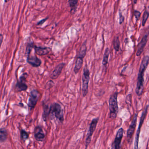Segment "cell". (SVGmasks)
<instances>
[{
	"mask_svg": "<svg viewBox=\"0 0 149 149\" xmlns=\"http://www.w3.org/2000/svg\"><path fill=\"white\" fill-rule=\"evenodd\" d=\"M149 64V56H146L143 57L141 63L137 77L136 93L138 96H141L143 93L144 84V72Z\"/></svg>",
	"mask_w": 149,
	"mask_h": 149,
	"instance_id": "obj_1",
	"label": "cell"
},
{
	"mask_svg": "<svg viewBox=\"0 0 149 149\" xmlns=\"http://www.w3.org/2000/svg\"><path fill=\"white\" fill-rule=\"evenodd\" d=\"M34 45L33 43H29L26 47L27 63L33 67H38L42 64V61L36 55L31 54Z\"/></svg>",
	"mask_w": 149,
	"mask_h": 149,
	"instance_id": "obj_2",
	"label": "cell"
},
{
	"mask_svg": "<svg viewBox=\"0 0 149 149\" xmlns=\"http://www.w3.org/2000/svg\"><path fill=\"white\" fill-rule=\"evenodd\" d=\"M118 93L116 92L110 96L109 101V117L111 119H115L119 111L117 97Z\"/></svg>",
	"mask_w": 149,
	"mask_h": 149,
	"instance_id": "obj_3",
	"label": "cell"
},
{
	"mask_svg": "<svg viewBox=\"0 0 149 149\" xmlns=\"http://www.w3.org/2000/svg\"><path fill=\"white\" fill-rule=\"evenodd\" d=\"M51 116H54L60 122L64 121L63 110L61 105L58 103H54L50 107V114Z\"/></svg>",
	"mask_w": 149,
	"mask_h": 149,
	"instance_id": "obj_4",
	"label": "cell"
},
{
	"mask_svg": "<svg viewBox=\"0 0 149 149\" xmlns=\"http://www.w3.org/2000/svg\"><path fill=\"white\" fill-rule=\"evenodd\" d=\"M90 79V72L86 65L83 69L82 76V93L83 97H85L88 93V83Z\"/></svg>",
	"mask_w": 149,
	"mask_h": 149,
	"instance_id": "obj_5",
	"label": "cell"
},
{
	"mask_svg": "<svg viewBox=\"0 0 149 149\" xmlns=\"http://www.w3.org/2000/svg\"><path fill=\"white\" fill-rule=\"evenodd\" d=\"M99 120V118H94L92 120V122L90 123L89 129H88V132L86 138V148L85 149H87L88 146L89 145L91 142L92 136H93L95 130Z\"/></svg>",
	"mask_w": 149,
	"mask_h": 149,
	"instance_id": "obj_6",
	"label": "cell"
},
{
	"mask_svg": "<svg viewBox=\"0 0 149 149\" xmlns=\"http://www.w3.org/2000/svg\"><path fill=\"white\" fill-rule=\"evenodd\" d=\"M148 108L149 106L148 105L145 107V108L143 111L142 114L141 119H140V123H139V127H138V130H137V132H136V136L135 141L134 143V149H138V144H139V137H140L141 128L142 126L145 117H146V115H147Z\"/></svg>",
	"mask_w": 149,
	"mask_h": 149,
	"instance_id": "obj_7",
	"label": "cell"
},
{
	"mask_svg": "<svg viewBox=\"0 0 149 149\" xmlns=\"http://www.w3.org/2000/svg\"><path fill=\"white\" fill-rule=\"evenodd\" d=\"M39 96V92L36 89H33L31 92L28 102V106L30 110H32L36 107Z\"/></svg>",
	"mask_w": 149,
	"mask_h": 149,
	"instance_id": "obj_8",
	"label": "cell"
},
{
	"mask_svg": "<svg viewBox=\"0 0 149 149\" xmlns=\"http://www.w3.org/2000/svg\"><path fill=\"white\" fill-rule=\"evenodd\" d=\"M26 73H24L20 77L15 86V90L17 92L25 91L28 89V86L26 83Z\"/></svg>",
	"mask_w": 149,
	"mask_h": 149,
	"instance_id": "obj_9",
	"label": "cell"
},
{
	"mask_svg": "<svg viewBox=\"0 0 149 149\" xmlns=\"http://www.w3.org/2000/svg\"><path fill=\"white\" fill-rule=\"evenodd\" d=\"M123 130L120 128L117 131L114 141L112 143L111 149H120L122 140L123 137Z\"/></svg>",
	"mask_w": 149,
	"mask_h": 149,
	"instance_id": "obj_10",
	"label": "cell"
},
{
	"mask_svg": "<svg viewBox=\"0 0 149 149\" xmlns=\"http://www.w3.org/2000/svg\"><path fill=\"white\" fill-rule=\"evenodd\" d=\"M149 36V31L148 32H146L145 35L143 36L141 42L139 43L137 48V52H136V55L137 56H139L141 55L142 52H143V50L147 45L148 40Z\"/></svg>",
	"mask_w": 149,
	"mask_h": 149,
	"instance_id": "obj_11",
	"label": "cell"
},
{
	"mask_svg": "<svg viewBox=\"0 0 149 149\" xmlns=\"http://www.w3.org/2000/svg\"><path fill=\"white\" fill-rule=\"evenodd\" d=\"M137 114H135L133 117V120L131 124L130 125L129 127L127 133V137L128 140H130L132 138L136 127V122H137Z\"/></svg>",
	"mask_w": 149,
	"mask_h": 149,
	"instance_id": "obj_12",
	"label": "cell"
},
{
	"mask_svg": "<svg viewBox=\"0 0 149 149\" xmlns=\"http://www.w3.org/2000/svg\"><path fill=\"white\" fill-rule=\"evenodd\" d=\"M34 137L38 141H43L45 138V135L42 129L39 126L36 127L34 130Z\"/></svg>",
	"mask_w": 149,
	"mask_h": 149,
	"instance_id": "obj_13",
	"label": "cell"
},
{
	"mask_svg": "<svg viewBox=\"0 0 149 149\" xmlns=\"http://www.w3.org/2000/svg\"><path fill=\"white\" fill-rule=\"evenodd\" d=\"M34 49L35 53L40 56L47 55L51 51V49L49 47H38L36 45L34 46Z\"/></svg>",
	"mask_w": 149,
	"mask_h": 149,
	"instance_id": "obj_14",
	"label": "cell"
},
{
	"mask_svg": "<svg viewBox=\"0 0 149 149\" xmlns=\"http://www.w3.org/2000/svg\"><path fill=\"white\" fill-rule=\"evenodd\" d=\"M65 65V64L64 63H62L58 65L51 74V78L52 79H57L61 74Z\"/></svg>",
	"mask_w": 149,
	"mask_h": 149,
	"instance_id": "obj_15",
	"label": "cell"
},
{
	"mask_svg": "<svg viewBox=\"0 0 149 149\" xmlns=\"http://www.w3.org/2000/svg\"><path fill=\"white\" fill-rule=\"evenodd\" d=\"M83 63V58L77 57L74 69V72L75 74H77L79 72L82 67Z\"/></svg>",
	"mask_w": 149,
	"mask_h": 149,
	"instance_id": "obj_16",
	"label": "cell"
},
{
	"mask_svg": "<svg viewBox=\"0 0 149 149\" xmlns=\"http://www.w3.org/2000/svg\"><path fill=\"white\" fill-rule=\"evenodd\" d=\"M79 0H69V5L70 8V12L72 15H74L77 11V6Z\"/></svg>",
	"mask_w": 149,
	"mask_h": 149,
	"instance_id": "obj_17",
	"label": "cell"
},
{
	"mask_svg": "<svg viewBox=\"0 0 149 149\" xmlns=\"http://www.w3.org/2000/svg\"><path fill=\"white\" fill-rule=\"evenodd\" d=\"M87 52L86 41H85L81 47L78 54V57L84 58L86 55Z\"/></svg>",
	"mask_w": 149,
	"mask_h": 149,
	"instance_id": "obj_18",
	"label": "cell"
},
{
	"mask_svg": "<svg viewBox=\"0 0 149 149\" xmlns=\"http://www.w3.org/2000/svg\"><path fill=\"white\" fill-rule=\"evenodd\" d=\"M109 54H110V50L108 48H107L105 50L103 55V60H102V65L103 67L105 68H107V65L108 63L109 57Z\"/></svg>",
	"mask_w": 149,
	"mask_h": 149,
	"instance_id": "obj_19",
	"label": "cell"
},
{
	"mask_svg": "<svg viewBox=\"0 0 149 149\" xmlns=\"http://www.w3.org/2000/svg\"><path fill=\"white\" fill-rule=\"evenodd\" d=\"M50 114V108L48 106L44 105L43 106V113L42 114V118L45 122L48 120Z\"/></svg>",
	"mask_w": 149,
	"mask_h": 149,
	"instance_id": "obj_20",
	"label": "cell"
},
{
	"mask_svg": "<svg viewBox=\"0 0 149 149\" xmlns=\"http://www.w3.org/2000/svg\"><path fill=\"white\" fill-rule=\"evenodd\" d=\"M8 136L7 130L4 128H0V143L4 142Z\"/></svg>",
	"mask_w": 149,
	"mask_h": 149,
	"instance_id": "obj_21",
	"label": "cell"
},
{
	"mask_svg": "<svg viewBox=\"0 0 149 149\" xmlns=\"http://www.w3.org/2000/svg\"><path fill=\"white\" fill-rule=\"evenodd\" d=\"M149 17V4L148 6L147 7L144 13H143V16L142 19V26H145L147 20L148 19Z\"/></svg>",
	"mask_w": 149,
	"mask_h": 149,
	"instance_id": "obj_22",
	"label": "cell"
},
{
	"mask_svg": "<svg viewBox=\"0 0 149 149\" xmlns=\"http://www.w3.org/2000/svg\"><path fill=\"white\" fill-rule=\"evenodd\" d=\"M113 45L114 49L116 52H118L120 50V39L118 37L116 36L114 38L113 41Z\"/></svg>",
	"mask_w": 149,
	"mask_h": 149,
	"instance_id": "obj_23",
	"label": "cell"
},
{
	"mask_svg": "<svg viewBox=\"0 0 149 149\" xmlns=\"http://www.w3.org/2000/svg\"><path fill=\"white\" fill-rule=\"evenodd\" d=\"M21 136L22 139L23 140H26L29 138V135L25 130H22L21 131Z\"/></svg>",
	"mask_w": 149,
	"mask_h": 149,
	"instance_id": "obj_24",
	"label": "cell"
},
{
	"mask_svg": "<svg viewBox=\"0 0 149 149\" xmlns=\"http://www.w3.org/2000/svg\"><path fill=\"white\" fill-rule=\"evenodd\" d=\"M134 15L136 19V22L140 19V17L141 16V13L140 11L137 10H135L134 11Z\"/></svg>",
	"mask_w": 149,
	"mask_h": 149,
	"instance_id": "obj_25",
	"label": "cell"
},
{
	"mask_svg": "<svg viewBox=\"0 0 149 149\" xmlns=\"http://www.w3.org/2000/svg\"><path fill=\"white\" fill-rule=\"evenodd\" d=\"M119 16H120V24H122L124 22V17L122 15L121 12L120 11L119 12Z\"/></svg>",
	"mask_w": 149,
	"mask_h": 149,
	"instance_id": "obj_26",
	"label": "cell"
},
{
	"mask_svg": "<svg viewBox=\"0 0 149 149\" xmlns=\"http://www.w3.org/2000/svg\"><path fill=\"white\" fill-rule=\"evenodd\" d=\"M48 18H49L48 17V18H45V19H43V20H41V21H40V22H39L38 23L37 25H42V24H43L47 20H48Z\"/></svg>",
	"mask_w": 149,
	"mask_h": 149,
	"instance_id": "obj_27",
	"label": "cell"
},
{
	"mask_svg": "<svg viewBox=\"0 0 149 149\" xmlns=\"http://www.w3.org/2000/svg\"><path fill=\"white\" fill-rule=\"evenodd\" d=\"M3 41V36L2 34H0V48L2 44Z\"/></svg>",
	"mask_w": 149,
	"mask_h": 149,
	"instance_id": "obj_28",
	"label": "cell"
},
{
	"mask_svg": "<svg viewBox=\"0 0 149 149\" xmlns=\"http://www.w3.org/2000/svg\"><path fill=\"white\" fill-rule=\"evenodd\" d=\"M137 1H138V0H134V4H136Z\"/></svg>",
	"mask_w": 149,
	"mask_h": 149,
	"instance_id": "obj_29",
	"label": "cell"
},
{
	"mask_svg": "<svg viewBox=\"0 0 149 149\" xmlns=\"http://www.w3.org/2000/svg\"><path fill=\"white\" fill-rule=\"evenodd\" d=\"M10 0H4V2L5 3H8V2Z\"/></svg>",
	"mask_w": 149,
	"mask_h": 149,
	"instance_id": "obj_30",
	"label": "cell"
},
{
	"mask_svg": "<svg viewBox=\"0 0 149 149\" xmlns=\"http://www.w3.org/2000/svg\"><path fill=\"white\" fill-rule=\"evenodd\" d=\"M147 1H148V0H147Z\"/></svg>",
	"mask_w": 149,
	"mask_h": 149,
	"instance_id": "obj_31",
	"label": "cell"
}]
</instances>
